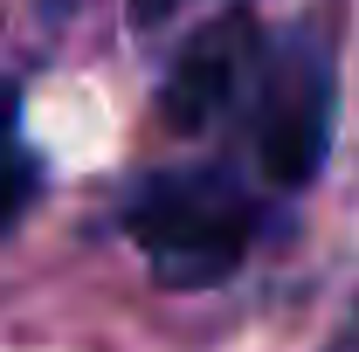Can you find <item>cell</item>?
<instances>
[{
  "label": "cell",
  "mask_w": 359,
  "mask_h": 352,
  "mask_svg": "<svg viewBox=\"0 0 359 352\" xmlns=\"http://www.w3.org/2000/svg\"><path fill=\"white\" fill-rule=\"evenodd\" d=\"M332 352H359V304H353V318L339 325V346H332Z\"/></svg>",
  "instance_id": "8992f818"
},
{
  "label": "cell",
  "mask_w": 359,
  "mask_h": 352,
  "mask_svg": "<svg viewBox=\"0 0 359 352\" xmlns=\"http://www.w3.org/2000/svg\"><path fill=\"white\" fill-rule=\"evenodd\" d=\"M28 187H35V173H28V159H21V152H0V228H7V221L21 215Z\"/></svg>",
  "instance_id": "277c9868"
},
{
  "label": "cell",
  "mask_w": 359,
  "mask_h": 352,
  "mask_svg": "<svg viewBox=\"0 0 359 352\" xmlns=\"http://www.w3.org/2000/svg\"><path fill=\"white\" fill-rule=\"evenodd\" d=\"M173 7H180V0H132V14H138V21H166Z\"/></svg>",
  "instance_id": "5b68a950"
},
{
  "label": "cell",
  "mask_w": 359,
  "mask_h": 352,
  "mask_svg": "<svg viewBox=\"0 0 359 352\" xmlns=\"http://www.w3.org/2000/svg\"><path fill=\"white\" fill-rule=\"evenodd\" d=\"M249 152L269 187H304L332 152V55L318 35H290L263 55Z\"/></svg>",
  "instance_id": "7a4b0ae2"
},
{
  "label": "cell",
  "mask_w": 359,
  "mask_h": 352,
  "mask_svg": "<svg viewBox=\"0 0 359 352\" xmlns=\"http://www.w3.org/2000/svg\"><path fill=\"white\" fill-rule=\"evenodd\" d=\"M249 62H263V55H256V21H249V14H222V21H208L194 42L180 48L173 76H166V90H159V118H166V132H201V125H215L228 104H235Z\"/></svg>",
  "instance_id": "3957f363"
},
{
  "label": "cell",
  "mask_w": 359,
  "mask_h": 352,
  "mask_svg": "<svg viewBox=\"0 0 359 352\" xmlns=\"http://www.w3.org/2000/svg\"><path fill=\"white\" fill-rule=\"evenodd\" d=\"M125 228L159 283L201 290V283H222L249 256L256 208L228 173H159L132 194Z\"/></svg>",
  "instance_id": "6da1fadb"
}]
</instances>
